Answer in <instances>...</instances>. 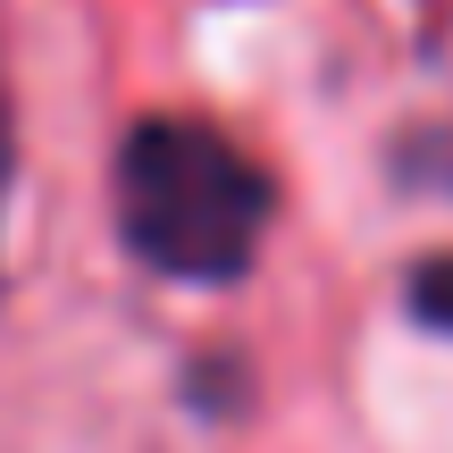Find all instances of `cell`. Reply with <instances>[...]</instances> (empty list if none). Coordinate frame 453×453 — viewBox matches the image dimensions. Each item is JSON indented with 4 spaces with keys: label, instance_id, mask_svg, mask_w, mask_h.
Segmentation results:
<instances>
[{
    "label": "cell",
    "instance_id": "3957f363",
    "mask_svg": "<svg viewBox=\"0 0 453 453\" xmlns=\"http://www.w3.org/2000/svg\"><path fill=\"white\" fill-rule=\"evenodd\" d=\"M9 177H17V118H9V84H0V211H9Z\"/></svg>",
    "mask_w": 453,
    "mask_h": 453
},
{
    "label": "cell",
    "instance_id": "6da1fadb",
    "mask_svg": "<svg viewBox=\"0 0 453 453\" xmlns=\"http://www.w3.org/2000/svg\"><path fill=\"white\" fill-rule=\"evenodd\" d=\"M277 185L202 118H143L118 143V235L177 286H235L260 252Z\"/></svg>",
    "mask_w": 453,
    "mask_h": 453
},
{
    "label": "cell",
    "instance_id": "7a4b0ae2",
    "mask_svg": "<svg viewBox=\"0 0 453 453\" xmlns=\"http://www.w3.org/2000/svg\"><path fill=\"white\" fill-rule=\"evenodd\" d=\"M403 303H411V319H420V327H437V336H453V252L420 260V269L403 277Z\"/></svg>",
    "mask_w": 453,
    "mask_h": 453
}]
</instances>
